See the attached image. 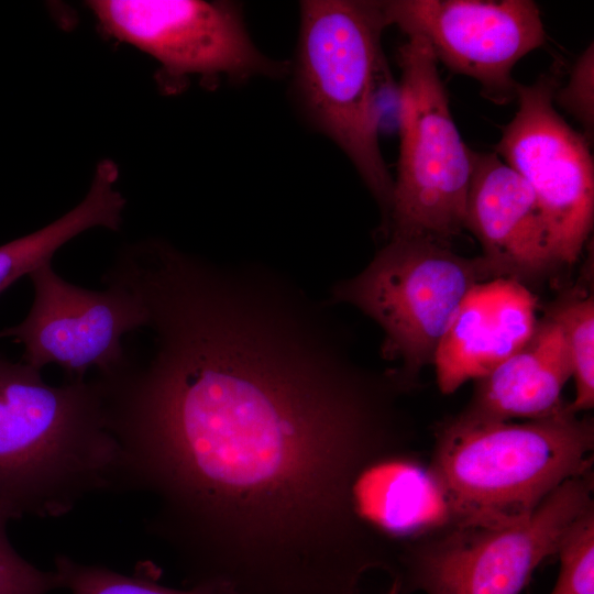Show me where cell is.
I'll use <instances>...</instances> for the list:
<instances>
[{
	"mask_svg": "<svg viewBox=\"0 0 594 594\" xmlns=\"http://www.w3.org/2000/svg\"><path fill=\"white\" fill-rule=\"evenodd\" d=\"M87 7L110 37L158 63L166 92L179 90L189 77L207 86L222 79L242 85L289 72V61L272 58L254 44L235 1L94 0Z\"/></svg>",
	"mask_w": 594,
	"mask_h": 594,
	"instance_id": "obj_8",
	"label": "cell"
},
{
	"mask_svg": "<svg viewBox=\"0 0 594 594\" xmlns=\"http://www.w3.org/2000/svg\"><path fill=\"white\" fill-rule=\"evenodd\" d=\"M594 48L593 42L575 61L569 80L556 89L553 101L564 108L583 127L584 138L593 139L594 130Z\"/></svg>",
	"mask_w": 594,
	"mask_h": 594,
	"instance_id": "obj_20",
	"label": "cell"
},
{
	"mask_svg": "<svg viewBox=\"0 0 594 594\" xmlns=\"http://www.w3.org/2000/svg\"><path fill=\"white\" fill-rule=\"evenodd\" d=\"M481 255L465 257L422 239H388L358 275L338 282L330 302L349 304L384 332L383 354L399 360L406 386L433 364L437 349L468 293L492 279Z\"/></svg>",
	"mask_w": 594,
	"mask_h": 594,
	"instance_id": "obj_6",
	"label": "cell"
},
{
	"mask_svg": "<svg viewBox=\"0 0 594 594\" xmlns=\"http://www.w3.org/2000/svg\"><path fill=\"white\" fill-rule=\"evenodd\" d=\"M299 16L290 97L306 123L348 156L384 226L394 179L380 147L382 34L389 26L383 1L306 0Z\"/></svg>",
	"mask_w": 594,
	"mask_h": 594,
	"instance_id": "obj_4",
	"label": "cell"
},
{
	"mask_svg": "<svg viewBox=\"0 0 594 594\" xmlns=\"http://www.w3.org/2000/svg\"><path fill=\"white\" fill-rule=\"evenodd\" d=\"M557 554L560 570L550 594H594V506L570 526Z\"/></svg>",
	"mask_w": 594,
	"mask_h": 594,
	"instance_id": "obj_18",
	"label": "cell"
},
{
	"mask_svg": "<svg viewBox=\"0 0 594 594\" xmlns=\"http://www.w3.org/2000/svg\"><path fill=\"white\" fill-rule=\"evenodd\" d=\"M29 277L34 299L18 326L2 330L24 346L22 362L41 370L57 364L68 380H82L88 370H112L123 354V339L144 323L139 299L124 286L103 280V290L74 285L52 264Z\"/></svg>",
	"mask_w": 594,
	"mask_h": 594,
	"instance_id": "obj_11",
	"label": "cell"
},
{
	"mask_svg": "<svg viewBox=\"0 0 594 594\" xmlns=\"http://www.w3.org/2000/svg\"><path fill=\"white\" fill-rule=\"evenodd\" d=\"M464 229L482 246L493 278L528 282L561 268L537 200L526 180L494 151L471 150Z\"/></svg>",
	"mask_w": 594,
	"mask_h": 594,
	"instance_id": "obj_12",
	"label": "cell"
},
{
	"mask_svg": "<svg viewBox=\"0 0 594 594\" xmlns=\"http://www.w3.org/2000/svg\"><path fill=\"white\" fill-rule=\"evenodd\" d=\"M592 471L554 490L531 514L497 526L448 522L402 548L400 594H520L558 552L574 520L594 506Z\"/></svg>",
	"mask_w": 594,
	"mask_h": 594,
	"instance_id": "obj_7",
	"label": "cell"
},
{
	"mask_svg": "<svg viewBox=\"0 0 594 594\" xmlns=\"http://www.w3.org/2000/svg\"><path fill=\"white\" fill-rule=\"evenodd\" d=\"M559 324L575 383L569 408L580 414L594 407V297L580 290L560 297L547 312Z\"/></svg>",
	"mask_w": 594,
	"mask_h": 594,
	"instance_id": "obj_16",
	"label": "cell"
},
{
	"mask_svg": "<svg viewBox=\"0 0 594 594\" xmlns=\"http://www.w3.org/2000/svg\"><path fill=\"white\" fill-rule=\"evenodd\" d=\"M556 76L517 84L518 108L494 152L535 193L561 266L580 257L593 229L594 162L588 141L554 109Z\"/></svg>",
	"mask_w": 594,
	"mask_h": 594,
	"instance_id": "obj_9",
	"label": "cell"
},
{
	"mask_svg": "<svg viewBox=\"0 0 594 594\" xmlns=\"http://www.w3.org/2000/svg\"><path fill=\"white\" fill-rule=\"evenodd\" d=\"M9 521L0 512V594H50L59 588L54 570L36 568L13 548L7 532Z\"/></svg>",
	"mask_w": 594,
	"mask_h": 594,
	"instance_id": "obj_19",
	"label": "cell"
},
{
	"mask_svg": "<svg viewBox=\"0 0 594 594\" xmlns=\"http://www.w3.org/2000/svg\"><path fill=\"white\" fill-rule=\"evenodd\" d=\"M538 297L521 282L498 277L476 284L463 299L435 355L437 382L451 394L518 351L538 324Z\"/></svg>",
	"mask_w": 594,
	"mask_h": 594,
	"instance_id": "obj_13",
	"label": "cell"
},
{
	"mask_svg": "<svg viewBox=\"0 0 594 594\" xmlns=\"http://www.w3.org/2000/svg\"><path fill=\"white\" fill-rule=\"evenodd\" d=\"M118 447L91 380L44 382L41 370L0 356V512L59 517L113 491Z\"/></svg>",
	"mask_w": 594,
	"mask_h": 594,
	"instance_id": "obj_2",
	"label": "cell"
},
{
	"mask_svg": "<svg viewBox=\"0 0 594 594\" xmlns=\"http://www.w3.org/2000/svg\"><path fill=\"white\" fill-rule=\"evenodd\" d=\"M383 9L388 25L422 37L438 64L476 80L496 105L516 99L515 65L546 41L531 0H389Z\"/></svg>",
	"mask_w": 594,
	"mask_h": 594,
	"instance_id": "obj_10",
	"label": "cell"
},
{
	"mask_svg": "<svg viewBox=\"0 0 594 594\" xmlns=\"http://www.w3.org/2000/svg\"><path fill=\"white\" fill-rule=\"evenodd\" d=\"M572 377L562 331L544 314L529 340L490 373L477 378L473 396L457 417L470 422L537 419L568 404L562 391Z\"/></svg>",
	"mask_w": 594,
	"mask_h": 594,
	"instance_id": "obj_14",
	"label": "cell"
},
{
	"mask_svg": "<svg viewBox=\"0 0 594 594\" xmlns=\"http://www.w3.org/2000/svg\"><path fill=\"white\" fill-rule=\"evenodd\" d=\"M594 422L569 408L537 419L470 422L436 435L429 474L450 522L497 526L531 514L566 481L591 472Z\"/></svg>",
	"mask_w": 594,
	"mask_h": 594,
	"instance_id": "obj_3",
	"label": "cell"
},
{
	"mask_svg": "<svg viewBox=\"0 0 594 594\" xmlns=\"http://www.w3.org/2000/svg\"><path fill=\"white\" fill-rule=\"evenodd\" d=\"M385 594H400V584L397 580H393L388 591Z\"/></svg>",
	"mask_w": 594,
	"mask_h": 594,
	"instance_id": "obj_21",
	"label": "cell"
},
{
	"mask_svg": "<svg viewBox=\"0 0 594 594\" xmlns=\"http://www.w3.org/2000/svg\"><path fill=\"white\" fill-rule=\"evenodd\" d=\"M399 156L388 239L448 245L464 230L471 148L454 123L438 62L428 43L407 36L398 47Z\"/></svg>",
	"mask_w": 594,
	"mask_h": 594,
	"instance_id": "obj_5",
	"label": "cell"
},
{
	"mask_svg": "<svg viewBox=\"0 0 594 594\" xmlns=\"http://www.w3.org/2000/svg\"><path fill=\"white\" fill-rule=\"evenodd\" d=\"M2 337H3V333H2V331H0V338H2Z\"/></svg>",
	"mask_w": 594,
	"mask_h": 594,
	"instance_id": "obj_22",
	"label": "cell"
},
{
	"mask_svg": "<svg viewBox=\"0 0 594 594\" xmlns=\"http://www.w3.org/2000/svg\"><path fill=\"white\" fill-rule=\"evenodd\" d=\"M59 588L70 594H226L211 587H168L146 578L125 575L105 566L78 562L57 554L54 560Z\"/></svg>",
	"mask_w": 594,
	"mask_h": 594,
	"instance_id": "obj_17",
	"label": "cell"
},
{
	"mask_svg": "<svg viewBox=\"0 0 594 594\" xmlns=\"http://www.w3.org/2000/svg\"><path fill=\"white\" fill-rule=\"evenodd\" d=\"M398 387L319 330L241 311L176 338L108 405L116 491L152 503L146 529L189 586L226 594H360L396 548L354 486L406 455Z\"/></svg>",
	"mask_w": 594,
	"mask_h": 594,
	"instance_id": "obj_1",
	"label": "cell"
},
{
	"mask_svg": "<svg viewBox=\"0 0 594 594\" xmlns=\"http://www.w3.org/2000/svg\"><path fill=\"white\" fill-rule=\"evenodd\" d=\"M119 169L111 160L98 163L84 199L40 230L0 245V293L23 275L51 263L68 241L92 228L117 231L125 199L117 189Z\"/></svg>",
	"mask_w": 594,
	"mask_h": 594,
	"instance_id": "obj_15",
	"label": "cell"
}]
</instances>
